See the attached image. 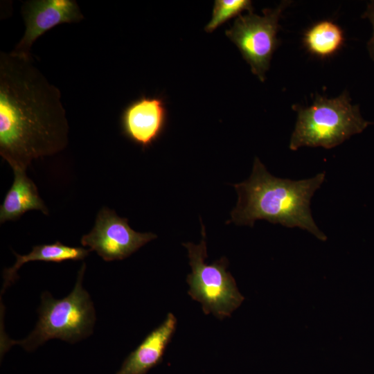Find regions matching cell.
<instances>
[{
  "label": "cell",
  "instance_id": "6da1fadb",
  "mask_svg": "<svg viewBox=\"0 0 374 374\" xmlns=\"http://www.w3.org/2000/svg\"><path fill=\"white\" fill-rule=\"evenodd\" d=\"M60 89L34 64L0 53V155L13 170L53 155L69 143Z\"/></svg>",
  "mask_w": 374,
  "mask_h": 374
},
{
  "label": "cell",
  "instance_id": "7a4b0ae2",
  "mask_svg": "<svg viewBox=\"0 0 374 374\" xmlns=\"http://www.w3.org/2000/svg\"><path fill=\"white\" fill-rule=\"evenodd\" d=\"M325 177V172L301 180L276 177L256 157L249 178L233 185L238 200L226 223L253 226L256 220H265L305 229L325 240L326 236L317 226L310 210L311 199Z\"/></svg>",
  "mask_w": 374,
  "mask_h": 374
},
{
  "label": "cell",
  "instance_id": "3957f363",
  "mask_svg": "<svg viewBox=\"0 0 374 374\" xmlns=\"http://www.w3.org/2000/svg\"><path fill=\"white\" fill-rule=\"evenodd\" d=\"M85 268L83 263L74 288L66 297L56 299L48 292L42 293L38 321L27 337L16 341L1 336V355L15 344L33 351L51 339L73 344L92 333L96 314L90 296L82 287Z\"/></svg>",
  "mask_w": 374,
  "mask_h": 374
},
{
  "label": "cell",
  "instance_id": "277c9868",
  "mask_svg": "<svg viewBox=\"0 0 374 374\" xmlns=\"http://www.w3.org/2000/svg\"><path fill=\"white\" fill-rule=\"evenodd\" d=\"M294 109L297 120L289 144L292 150L332 148L373 124L362 116L359 105L352 104L347 91L333 98L317 96L310 106H294Z\"/></svg>",
  "mask_w": 374,
  "mask_h": 374
},
{
  "label": "cell",
  "instance_id": "5b68a950",
  "mask_svg": "<svg viewBox=\"0 0 374 374\" xmlns=\"http://www.w3.org/2000/svg\"><path fill=\"white\" fill-rule=\"evenodd\" d=\"M202 239L199 244L183 243L187 249L192 271L186 281L188 294L202 305L206 314H213L220 319L231 316L244 300L232 275L226 271L225 257L208 265L206 233L202 223Z\"/></svg>",
  "mask_w": 374,
  "mask_h": 374
},
{
  "label": "cell",
  "instance_id": "8992f818",
  "mask_svg": "<svg viewBox=\"0 0 374 374\" xmlns=\"http://www.w3.org/2000/svg\"><path fill=\"white\" fill-rule=\"evenodd\" d=\"M292 1H283L274 9H265L263 15L249 12L240 15L233 26L225 31L243 58L250 65L251 72L264 82L265 73L270 66L272 55L279 41L277 33L279 19L285 8Z\"/></svg>",
  "mask_w": 374,
  "mask_h": 374
},
{
  "label": "cell",
  "instance_id": "52a82bcc",
  "mask_svg": "<svg viewBox=\"0 0 374 374\" xmlns=\"http://www.w3.org/2000/svg\"><path fill=\"white\" fill-rule=\"evenodd\" d=\"M157 237L150 232L135 231L127 218L103 207L97 215L93 228L82 237L81 244L96 251L104 260L112 261L127 258Z\"/></svg>",
  "mask_w": 374,
  "mask_h": 374
},
{
  "label": "cell",
  "instance_id": "ba28073f",
  "mask_svg": "<svg viewBox=\"0 0 374 374\" xmlns=\"http://www.w3.org/2000/svg\"><path fill=\"white\" fill-rule=\"evenodd\" d=\"M25 31L12 54L32 57L30 50L34 42L46 32L64 23H78L84 19L78 3L74 0H30L21 8Z\"/></svg>",
  "mask_w": 374,
  "mask_h": 374
},
{
  "label": "cell",
  "instance_id": "9c48e42d",
  "mask_svg": "<svg viewBox=\"0 0 374 374\" xmlns=\"http://www.w3.org/2000/svg\"><path fill=\"white\" fill-rule=\"evenodd\" d=\"M167 123L168 110L161 96H142L129 103L121 116L124 136L143 149L160 138Z\"/></svg>",
  "mask_w": 374,
  "mask_h": 374
},
{
  "label": "cell",
  "instance_id": "30bf717a",
  "mask_svg": "<svg viewBox=\"0 0 374 374\" xmlns=\"http://www.w3.org/2000/svg\"><path fill=\"white\" fill-rule=\"evenodd\" d=\"M176 326V317L172 313H168L161 324L150 332L125 358L116 374H146L158 365Z\"/></svg>",
  "mask_w": 374,
  "mask_h": 374
},
{
  "label": "cell",
  "instance_id": "8fae6325",
  "mask_svg": "<svg viewBox=\"0 0 374 374\" xmlns=\"http://www.w3.org/2000/svg\"><path fill=\"white\" fill-rule=\"evenodd\" d=\"M14 181L0 206L1 224L19 219L30 210L41 211L48 215V211L39 195L37 186L28 177L26 170L15 169Z\"/></svg>",
  "mask_w": 374,
  "mask_h": 374
},
{
  "label": "cell",
  "instance_id": "7c38bea8",
  "mask_svg": "<svg viewBox=\"0 0 374 374\" xmlns=\"http://www.w3.org/2000/svg\"><path fill=\"white\" fill-rule=\"evenodd\" d=\"M90 249L82 247H69L57 241L53 244L37 245L26 255H19L14 252L16 256L15 263L3 270V290L6 289L17 278L18 269L25 263L31 261H44L60 262L66 260H80L87 257Z\"/></svg>",
  "mask_w": 374,
  "mask_h": 374
},
{
  "label": "cell",
  "instance_id": "4fadbf2b",
  "mask_svg": "<svg viewBox=\"0 0 374 374\" xmlns=\"http://www.w3.org/2000/svg\"><path fill=\"white\" fill-rule=\"evenodd\" d=\"M345 38L341 28L330 20L316 23L303 35V44L312 54L327 57L337 52Z\"/></svg>",
  "mask_w": 374,
  "mask_h": 374
},
{
  "label": "cell",
  "instance_id": "5bb4252c",
  "mask_svg": "<svg viewBox=\"0 0 374 374\" xmlns=\"http://www.w3.org/2000/svg\"><path fill=\"white\" fill-rule=\"evenodd\" d=\"M252 2L249 0H215L211 21L204 30L212 33L229 19L240 16L244 10L252 12Z\"/></svg>",
  "mask_w": 374,
  "mask_h": 374
},
{
  "label": "cell",
  "instance_id": "9a60e30c",
  "mask_svg": "<svg viewBox=\"0 0 374 374\" xmlns=\"http://www.w3.org/2000/svg\"><path fill=\"white\" fill-rule=\"evenodd\" d=\"M362 17L368 19L373 26V34L367 42L366 46L371 60L374 61V0L367 3L366 8L362 14Z\"/></svg>",
  "mask_w": 374,
  "mask_h": 374
}]
</instances>
